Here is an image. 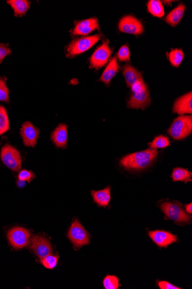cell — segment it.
Wrapping results in <instances>:
<instances>
[{"label": "cell", "instance_id": "obj_1", "mask_svg": "<svg viewBox=\"0 0 192 289\" xmlns=\"http://www.w3.org/2000/svg\"><path fill=\"white\" fill-rule=\"evenodd\" d=\"M158 152L155 149L131 153L123 158L121 165L126 169L131 170H142L147 168L156 160Z\"/></svg>", "mask_w": 192, "mask_h": 289}, {"label": "cell", "instance_id": "obj_2", "mask_svg": "<svg viewBox=\"0 0 192 289\" xmlns=\"http://www.w3.org/2000/svg\"><path fill=\"white\" fill-rule=\"evenodd\" d=\"M132 89V95L128 102V106L131 109H145L150 104L149 91L143 81L137 83Z\"/></svg>", "mask_w": 192, "mask_h": 289}, {"label": "cell", "instance_id": "obj_3", "mask_svg": "<svg viewBox=\"0 0 192 289\" xmlns=\"http://www.w3.org/2000/svg\"><path fill=\"white\" fill-rule=\"evenodd\" d=\"M191 131V116H181L173 121L168 134L174 139L182 140L188 137Z\"/></svg>", "mask_w": 192, "mask_h": 289}, {"label": "cell", "instance_id": "obj_4", "mask_svg": "<svg viewBox=\"0 0 192 289\" xmlns=\"http://www.w3.org/2000/svg\"><path fill=\"white\" fill-rule=\"evenodd\" d=\"M3 164L12 171H19L21 168L20 153L14 147L6 144L4 146L0 153Z\"/></svg>", "mask_w": 192, "mask_h": 289}, {"label": "cell", "instance_id": "obj_5", "mask_svg": "<svg viewBox=\"0 0 192 289\" xmlns=\"http://www.w3.org/2000/svg\"><path fill=\"white\" fill-rule=\"evenodd\" d=\"M161 207L166 217L177 224L189 223L191 220V216L187 214L179 205L165 202L162 203Z\"/></svg>", "mask_w": 192, "mask_h": 289}, {"label": "cell", "instance_id": "obj_6", "mask_svg": "<svg viewBox=\"0 0 192 289\" xmlns=\"http://www.w3.org/2000/svg\"><path fill=\"white\" fill-rule=\"evenodd\" d=\"M100 39L99 35H95L73 40L67 47L68 55L73 57L86 52L94 46Z\"/></svg>", "mask_w": 192, "mask_h": 289}, {"label": "cell", "instance_id": "obj_7", "mask_svg": "<svg viewBox=\"0 0 192 289\" xmlns=\"http://www.w3.org/2000/svg\"><path fill=\"white\" fill-rule=\"evenodd\" d=\"M67 236L73 244L77 248L89 244L88 233L77 219L71 224Z\"/></svg>", "mask_w": 192, "mask_h": 289}, {"label": "cell", "instance_id": "obj_8", "mask_svg": "<svg viewBox=\"0 0 192 289\" xmlns=\"http://www.w3.org/2000/svg\"><path fill=\"white\" fill-rule=\"evenodd\" d=\"M7 236L12 247L16 250H19L29 244L31 234L25 228L15 227L9 230Z\"/></svg>", "mask_w": 192, "mask_h": 289}, {"label": "cell", "instance_id": "obj_9", "mask_svg": "<svg viewBox=\"0 0 192 289\" xmlns=\"http://www.w3.org/2000/svg\"><path fill=\"white\" fill-rule=\"evenodd\" d=\"M20 133L25 146L35 147L40 134V131L30 121H26L22 124Z\"/></svg>", "mask_w": 192, "mask_h": 289}, {"label": "cell", "instance_id": "obj_10", "mask_svg": "<svg viewBox=\"0 0 192 289\" xmlns=\"http://www.w3.org/2000/svg\"><path fill=\"white\" fill-rule=\"evenodd\" d=\"M111 55L108 42H105L95 50L90 58V64L95 69H100L106 65Z\"/></svg>", "mask_w": 192, "mask_h": 289}, {"label": "cell", "instance_id": "obj_11", "mask_svg": "<svg viewBox=\"0 0 192 289\" xmlns=\"http://www.w3.org/2000/svg\"><path fill=\"white\" fill-rule=\"evenodd\" d=\"M118 29L121 32L130 34L139 35L143 32V27L141 23L131 15L122 18L118 23Z\"/></svg>", "mask_w": 192, "mask_h": 289}, {"label": "cell", "instance_id": "obj_12", "mask_svg": "<svg viewBox=\"0 0 192 289\" xmlns=\"http://www.w3.org/2000/svg\"><path fill=\"white\" fill-rule=\"evenodd\" d=\"M31 248L40 259L51 255L53 252L51 243L47 239L43 236H34L32 240Z\"/></svg>", "mask_w": 192, "mask_h": 289}, {"label": "cell", "instance_id": "obj_13", "mask_svg": "<svg viewBox=\"0 0 192 289\" xmlns=\"http://www.w3.org/2000/svg\"><path fill=\"white\" fill-rule=\"evenodd\" d=\"M149 236L159 247H167L172 243L176 242L177 240L175 235L163 230L150 232Z\"/></svg>", "mask_w": 192, "mask_h": 289}, {"label": "cell", "instance_id": "obj_14", "mask_svg": "<svg viewBox=\"0 0 192 289\" xmlns=\"http://www.w3.org/2000/svg\"><path fill=\"white\" fill-rule=\"evenodd\" d=\"M173 112L183 116L191 114L192 93L189 92L177 99L173 106Z\"/></svg>", "mask_w": 192, "mask_h": 289}, {"label": "cell", "instance_id": "obj_15", "mask_svg": "<svg viewBox=\"0 0 192 289\" xmlns=\"http://www.w3.org/2000/svg\"><path fill=\"white\" fill-rule=\"evenodd\" d=\"M99 27L98 19L96 18H90V19L78 22L73 30V34L77 35H88L95 29H98Z\"/></svg>", "mask_w": 192, "mask_h": 289}, {"label": "cell", "instance_id": "obj_16", "mask_svg": "<svg viewBox=\"0 0 192 289\" xmlns=\"http://www.w3.org/2000/svg\"><path fill=\"white\" fill-rule=\"evenodd\" d=\"M51 140L57 147L66 148L67 144V126L60 124L51 134Z\"/></svg>", "mask_w": 192, "mask_h": 289}, {"label": "cell", "instance_id": "obj_17", "mask_svg": "<svg viewBox=\"0 0 192 289\" xmlns=\"http://www.w3.org/2000/svg\"><path fill=\"white\" fill-rule=\"evenodd\" d=\"M123 74H124L127 86L130 88L143 81V76L140 72L130 65H126L124 66Z\"/></svg>", "mask_w": 192, "mask_h": 289}, {"label": "cell", "instance_id": "obj_18", "mask_svg": "<svg viewBox=\"0 0 192 289\" xmlns=\"http://www.w3.org/2000/svg\"><path fill=\"white\" fill-rule=\"evenodd\" d=\"M91 195L98 206L106 207L111 201V187H108L100 191H92Z\"/></svg>", "mask_w": 192, "mask_h": 289}, {"label": "cell", "instance_id": "obj_19", "mask_svg": "<svg viewBox=\"0 0 192 289\" xmlns=\"http://www.w3.org/2000/svg\"><path fill=\"white\" fill-rule=\"evenodd\" d=\"M7 3L13 9L16 17L25 16L31 5V2L27 0H10L7 1Z\"/></svg>", "mask_w": 192, "mask_h": 289}, {"label": "cell", "instance_id": "obj_20", "mask_svg": "<svg viewBox=\"0 0 192 289\" xmlns=\"http://www.w3.org/2000/svg\"><path fill=\"white\" fill-rule=\"evenodd\" d=\"M118 70V65L117 58L114 57L109 62L106 70L103 72L101 78H100V80L105 84H109L111 82V80L115 76Z\"/></svg>", "mask_w": 192, "mask_h": 289}, {"label": "cell", "instance_id": "obj_21", "mask_svg": "<svg viewBox=\"0 0 192 289\" xmlns=\"http://www.w3.org/2000/svg\"><path fill=\"white\" fill-rule=\"evenodd\" d=\"M185 10V6L184 4H181L169 13L166 17L167 24L172 26H176L179 24L183 16H184Z\"/></svg>", "mask_w": 192, "mask_h": 289}, {"label": "cell", "instance_id": "obj_22", "mask_svg": "<svg viewBox=\"0 0 192 289\" xmlns=\"http://www.w3.org/2000/svg\"><path fill=\"white\" fill-rule=\"evenodd\" d=\"M192 174L187 169L183 168H176L173 170L172 177L174 182H191Z\"/></svg>", "mask_w": 192, "mask_h": 289}, {"label": "cell", "instance_id": "obj_23", "mask_svg": "<svg viewBox=\"0 0 192 289\" xmlns=\"http://www.w3.org/2000/svg\"><path fill=\"white\" fill-rule=\"evenodd\" d=\"M148 10L154 16L162 17L164 15V11L162 3L158 0H150L148 3Z\"/></svg>", "mask_w": 192, "mask_h": 289}, {"label": "cell", "instance_id": "obj_24", "mask_svg": "<svg viewBox=\"0 0 192 289\" xmlns=\"http://www.w3.org/2000/svg\"><path fill=\"white\" fill-rule=\"evenodd\" d=\"M10 126L7 110L5 107L0 105V136L10 129Z\"/></svg>", "mask_w": 192, "mask_h": 289}, {"label": "cell", "instance_id": "obj_25", "mask_svg": "<svg viewBox=\"0 0 192 289\" xmlns=\"http://www.w3.org/2000/svg\"><path fill=\"white\" fill-rule=\"evenodd\" d=\"M184 53L181 49H173L169 53V61L174 66L178 67L179 66L184 59Z\"/></svg>", "mask_w": 192, "mask_h": 289}, {"label": "cell", "instance_id": "obj_26", "mask_svg": "<svg viewBox=\"0 0 192 289\" xmlns=\"http://www.w3.org/2000/svg\"><path fill=\"white\" fill-rule=\"evenodd\" d=\"M5 77H0V101L10 102V91L7 85Z\"/></svg>", "mask_w": 192, "mask_h": 289}, {"label": "cell", "instance_id": "obj_27", "mask_svg": "<svg viewBox=\"0 0 192 289\" xmlns=\"http://www.w3.org/2000/svg\"><path fill=\"white\" fill-rule=\"evenodd\" d=\"M171 145V142L167 137L159 136L155 138L152 143H150L151 148L157 150V148H166Z\"/></svg>", "mask_w": 192, "mask_h": 289}, {"label": "cell", "instance_id": "obj_28", "mask_svg": "<svg viewBox=\"0 0 192 289\" xmlns=\"http://www.w3.org/2000/svg\"><path fill=\"white\" fill-rule=\"evenodd\" d=\"M103 284L106 289H117L119 287L118 278L113 275H108L105 278Z\"/></svg>", "mask_w": 192, "mask_h": 289}, {"label": "cell", "instance_id": "obj_29", "mask_svg": "<svg viewBox=\"0 0 192 289\" xmlns=\"http://www.w3.org/2000/svg\"><path fill=\"white\" fill-rule=\"evenodd\" d=\"M40 260L41 263H42L45 268L48 269H53L56 267L58 263V257L49 255Z\"/></svg>", "mask_w": 192, "mask_h": 289}, {"label": "cell", "instance_id": "obj_30", "mask_svg": "<svg viewBox=\"0 0 192 289\" xmlns=\"http://www.w3.org/2000/svg\"><path fill=\"white\" fill-rule=\"evenodd\" d=\"M117 56L121 61H130V52L129 47L126 45L122 47L117 53Z\"/></svg>", "mask_w": 192, "mask_h": 289}, {"label": "cell", "instance_id": "obj_31", "mask_svg": "<svg viewBox=\"0 0 192 289\" xmlns=\"http://www.w3.org/2000/svg\"><path fill=\"white\" fill-rule=\"evenodd\" d=\"M35 177V175L33 172L27 170H22L18 175V179L20 182H28L30 183Z\"/></svg>", "mask_w": 192, "mask_h": 289}, {"label": "cell", "instance_id": "obj_32", "mask_svg": "<svg viewBox=\"0 0 192 289\" xmlns=\"http://www.w3.org/2000/svg\"><path fill=\"white\" fill-rule=\"evenodd\" d=\"M12 51L9 48L8 44L0 43V64L3 62L4 58L7 56L11 55Z\"/></svg>", "mask_w": 192, "mask_h": 289}, {"label": "cell", "instance_id": "obj_33", "mask_svg": "<svg viewBox=\"0 0 192 289\" xmlns=\"http://www.w3.org/2000/svg\"><path fill=\"white\" fill-rule=\"evenodd\" d=\"M158 286L161 289H179L180 288L173 285L172 284L166 281L158 282Z\"/></svg>", "mask_w": 192, "mask_h": 289}, {"label": "cell", "instance_id": "obj_34", "mask_svg": "<svg viewBox=\"0 0 192 289\" xmlns=\"http://www.w3.org/2000/svg\"><path fill=\"white\" fill-rule=\"evenodd\" d=\"M185 207H186V210L187 211V213L189 214H192V204H191V203H190V204H189V205H187Z\"/></svg>", "mask_w": 192, "mask_h": 289}]
</instances>
